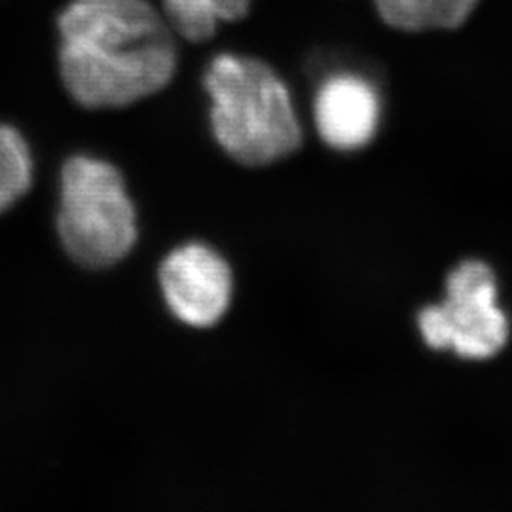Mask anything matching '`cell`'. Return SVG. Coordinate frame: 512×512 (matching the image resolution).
I'll return each instance as SVG.
<instances>
[{
    "label": "cell",
    "instance_id": "cell-1",
    "mask_svg": "<svg viewBox=\"0 0 512 512\" xmlns=\"http://www.w3.org/2000/svg\"><path fill=\"white\" fill-rule=\"evenodd\" d=\"M55 35L63 88L84 109H126L179 69V38L152 0H67Z\"/></svg>",
    "mask_w": 512,
    "mask_h": 512
},
{
    "label": "cell",
    "instance_id": "cell-2",
    "mask_svg": "<svg viewBox=\"0 0 512 512\" xmlns=\"http://www.w3.org/2000/svg\"><path fill=\"white\" fill-rule=\"evenodd\" d=\"M211 128L222 150L243 165H270L302 145L293 97L266 61L224 52L203 71Z\"/></svg>",
    "mask_w": 512,
    "mask_h": 512
},
{
    "label": "cell",
    "instance_id": "cell-4",
    "mask_svg": "<svg viewBox=\"0 0 512 512\" xmlns=\"http://www.w3.org/2000/svg\"><path fill=\"white\" fill-rule=\"evenodd\" d=\"M423 342L435 351H454L461 359L486 361L507 346L509 321L497 306L494 270L478 260L458 266L446 281V300L421 311Z\"/></svg>",
    "mask_w": 512,
    "mask_h": 512
},
{
    "label": "cell",
    "instance_id": "cell-6",
    "mask_svg": "<svg viewBox=\"0 0 512 512\" xmlns=\"http://www.w3.org/2000/svg\"><path fill=\"white\" fill-rule=\"evenodd\" d=\"M313 122L330 148H365L382 122L380 92L363 74L332 73L315 92Z\"/></svg>",
    "mask_w": 512,
    "mask_h": 512
},
{
    "label": "cell",
    "instance_id": "cell-7",
    "mask_svg": "<svg viewBox=\"0 0 512 512\" xmlns=\"http://www.w3.org/2000/svg\"><path fill=\"white\" fill-rule=\"evenodd\" d=\"M482 0H372L382 23L406 35L456 31Z\"/></svg>",
    "mask_w": 512,
    "mask_h": 512
},
{
    "label": "cell",
    "instance_id": "cell-3",
    "mask_svg": "<svg viewBox=\"0 0 512 512\" xmlns=\"http://www.w3.org/2000/svg\"><path fill=\"white\" fill-rule=\"evenodd\" d=\"M59 236L84 266L103 268L122 260L137 241V215L124 177L103 160L71 158L61 175Z\"/></svg>",
    "mask_w": 512,
    "mask_h": 512
},
{
    "label": "cell",
    "instance_id": "cell-8",
    "mask_svg": "<svg viewBox=\"0 0 512 512\" xmlns=\"http://www.w3.org/2000/svg\"><path fill=\"white\" fill-rule=\"evenodd\" d=\"M179 40L203 44L220 25L247 18L255 0H158L156 2Z\"/></svg>",
    "mask_w": 512,
    "mask_h": 512
},
{
    "label": "cell",
    "instance_id": "cell-9",
    "mask_svg": "<svg viewBox=\"0 0 512 512\" xmlns=\"http://www.w3.org/2000/svg\"><path fill=\"white\" fill-rule=\"evenodd\" d=\"M33 181V158L18 129L0 124V213L18 202Z\"/></svg>",
    "mask_w": 512,
    "mask_h": 512
},
{
    "label": "cell",
    "instance_id": "cell-5",
    "mask_svg": "<svg viewBox=\"0 0 512 512\" xmlns=\"http://www.w3.org/2000/svg\"><path fill=\"white\" fill-rule=\"evenodd\" d=\"M160 287L171 313L188 327L209 329L226 315L232 302V270L226 260L202 243H188L167 256Z\"/></svg>",
    "mask_w": 512,
    "mask_h": 512
}]
</instances>
